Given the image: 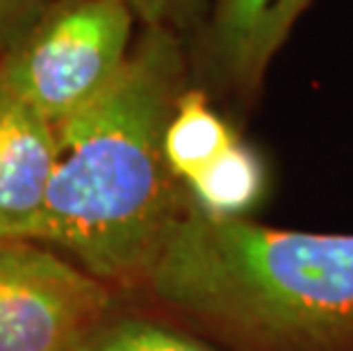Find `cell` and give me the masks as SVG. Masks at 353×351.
I'll use <instances>...</instances> for the list:
<instances>
[{
  "label": "cell",
  "instance_id": "6da1fadb",
  "mask_svg": "<svg viewBox=\"0 0 353 351\" xmlns=\"http://www.w3.org/2000/svg\"><path fill=\"white\" fill-rule=\"evenodd\" d=\"M187 87L178 32L146 26L114 82L55 123V171L34 242L64 249L108 285L144 281L190 203L164 158V130Z\"/></svg>",
  "mask_w": 353,
  "mask_h": 351
},
{
  "label": "cell",
  "instance_id": "7a4b0ae2",
  "mask_svg": "<svg viewBox=\"0 0 353 351\" xmlns=\"http://www.w3.org/2000/svg\"><path fill=\"white\" fill-rule=\"evenodd\" d=\"M141 283L237 351L353 347V233L212 217L190 197Z\"/></svg>",
  "mask_w": 353,
  "mask_h": 351
},
{
  "label": "cell",
  "instance_id": "3957f363",
  "mask_svg": "<svg viewBox=\"0 0 353 351\" xmlns=\"http://www.w3.org/2000/svg\"><path fill=\"white\" fill-rule=\"evenodd\" d=\"M134 12L125 0L55 3L34 32L0 62V92L52 126L108 89L132 50Z\"/></svg>",
  "mask_w": 353,
  "mask_h": 351
},
{
  "label": "cell",
  "instance_id": "277c9868",
  "mask_svg": "<svg viewBox=\"0 0 353 351\" xmlns=\"http://www.w3.org/2000/svg\"><path fill=\"white\" fill-rule=\"evenodd\" d=\"M110 303L108 283L80 265L0 237V351H85Z\"/></svg>",
  "mask_w": 353,
  "mask_h": 351
},
{
  "label": "cell",
  "instance_id": "5b68a950",
  "mask_svg": "<svg viewBox=\"0 0 353 351\" xmlns=\"http://www.w3.org/2000/svg\"><path fill=\"white\" fill-rule=\"evenodd\" d=\"M55 171V126L0 92V237L37 240Z\"/></svg>",
  "mask_w": 353,
  "mask_h": 351
},
{
  "label": "cell",
  "instance_id": "8992f818",
  "mask_svg": "<svg viewBox=\"0 0 353 351\" xmlns=\"http://www.w3.org/2000/svg\"><path fill=\"white\" fill-rule=\"evenodd\" d=\"M274 0H214L208 30V62L221 87L253 96V57Z\"/></svg>",
  "mask_w": 353,
  "mask_h": 351
},
{
  "label": "cell",
  "instance_id": "52a82bcc",
  "mask_svg": "<svg viewBox=\"0 0 353 351\" xmlns=\"http://www.w3.org/2000/svg\"><path fill=\"white\" fill-rule=\"evenodd\" d=\"M235 141L237 135L212 110L208 94L187 87L164 130V158L171 174L187 188Z\"/></svg>",
  "mask_w": 353,
  "mask_h": 351
},
{
  "label": "cell",
  "instance_id": "ba28073f",
  "mask_svg": "<svg viewBox=\"0 0 353 351\" xmlns=\"http://www.w3.org/2000/svg\"><path fill=\"white\" fill-rule=\"evenodd\" d=\"M267 188V174L260 155L235 141L203 174L187 185L192 201L212 217H244L260 203Z\"/></svg>",
  "mask_w": 353,
  "mask_h": 351
},
{
  "label": "cell",
  "instance_id": "9c48e42d",
  "mask_svg": "<svg viewBox=\"0 0 353 351\" xmlns=\"http://www.w3.org/2000/svg\"><path fill=\"white\" fill-rule=\"evenodd\" d=\"M85 351H214L201 340L141 317H123L94 335Z\"/></svg>",
  "mask_w": 353,
  "mask_h": 351
},
{
  "label": "cell",
  "instance_id": "30bf717a",
  "mask_svg": "<svg viewBox=\"0 0 353 351\" xmlns=\"http://www.w3.org/2000/svg\"><path fill=\"white\" fill-rule=\"evenodd\" d=\"M307 5H310V0H274L272 7H269L265 26H262L260 37H258V46H255V57H253L255 92H258L262 85L267 66L272 64V59L276 57L278 50L283 48V43L288 41L292 28L303 17Z\"/></svg>",
  "mask_w": 353,
  "mask_h": 351
},
{
  "label": "cell",
  "instance_id": "8fae6325",
  "mask_svg": "<svg viewBox=\"0 0 353 351\" xmlns=\"http://www.w3.org/2000/svg\"><path fill=\"white\" fill-rule=\"evenodd\" d=\"M52 7V0H0V62L34 32Z\"/></svg>",
  "mask_w": 353,
  "mask_h": 351
},
{
  "label": "cell",
  "instance_id": "7c38bea8",
  "mask_svg": "<svg viewBox=\"0 0 353 351\" xmlns=\"http://www.w3.org/2000/svg\"><path fill=\"white\" fill-rule=\"evenodd\" d=\"M125 3L144 26H160L183 32L199 23L208 0H125Z\"/></svg>",
  "mask_w": 353,
  "mask_h": 351
},
{
  "label": "cell",
  "instance_id": "4fadbf2b",
  "mask_svg": "<svg viewBox=\"0 0 353 351\" xmlns=\"http://www.w3.org/2000/svg\"><path fill=\"white\" fill-rule=\"evenodd\" d=\"M59 3H64V0H59Z\"/></svg>",
  "mask_w": 353,
  "mask_h": 351
}]
</instances>
